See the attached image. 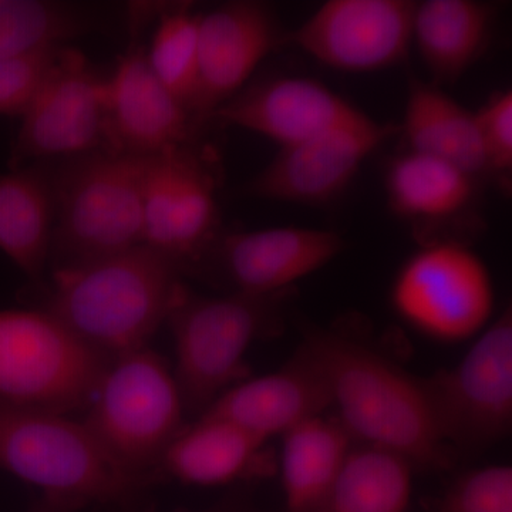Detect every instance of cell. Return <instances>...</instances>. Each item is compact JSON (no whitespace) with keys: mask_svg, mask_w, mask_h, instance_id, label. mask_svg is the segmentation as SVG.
Wrapping results in <instances>:
<instances>
[{"mask_svg":"<svg viewBox=\"0 0 512 512\" xmlns=\"http://www.w3.org/2000/svg\"><path fill=\"white\" fill-rule=\"evenodd\" d=\"M208 512H237L232 510H214V511H208Z\"/></svg>","mask_w":512,"mask_h":512,"instance_id":"obj_32","label":"cell"},{"mask_svg":"<svg viewBox=\"0 0 512 512\" xmlns=\"http://www.w3.org/2000/svg\"><path fill=\"white\" fill-rule=\"evenodd\" d=\"M355 441L325 414L303 421L282 436L276 458L286 512H325L340 467Z\"/></svg>","mask_w":512,"mask_h":512,"instance_id":"obj_24","label":"cell"},{"mask_svg":"<svg viewBox=\"0 0 512 512\" xmlns=\"http://www.w3.org/2000/svg\"><path fill=\"white\" fill-rule=\"evenodd\" d=\"M301 348L322 373L336 420L355 443L393 451L416 470L451 466L456 454L441 437L423 377L336 329L311 326Z\"/></svg>","mask_w":512,"mask_h":512,"instance_id":"obj_1","label":"cell"},{"mask_svg":"<svg viewBox=\"0 0 512 512\" xmlns=\"http://www.w3.org/2000/svg\"><path fill=\"white\" fill-rule=\"evenodd\" d=\"M437 427L454 454H476L512 429V312L504 309L451 369L424 379Z\"/></svg>","mask_w":512,"mask_h":512,"instance_id":"obj_10","label":"cell"},{"mask_svg":"<svg viewBox=\"0 0 512 512\" xmlns=\"http://www.w3.org/2000/svg\"><path fill=\"white\" fill-rule=\"evenodd\" d=\"M222 235L218 174L198 141L147 157L143 245L180 274L197 275Z\"/></svg>","mask_w":512,"mask_h":512,"instance_id":"obj_9","label":"cell"},{"mask_svg":"<svg viewBox=\"0 0 512 512\" xmlns=\"http://www.w3.org/2000/svg\"><path fill=\"white\" fill-rule=\"evenodd\" d=\"M89 6L59 0H0V56L63 46L99 28Z\"/></svg>","mask_w":512,"mask_h":512,"instance_id":"obj_26","label":"cell"},{"mask_svg":"<svg viewBox=\"0 0 512 512\" xmlns=\"http://www.w3.org/2000/svg\"><path fill=\"white\" fill-rule=\"evenodd\" d=\"M497 6L478 0L416 3L413 46L430 73V83L458 82L480 60L493 36Z\"/></svg>","mask_w":512,"mask_h":512,"instance_id":"obj_21","label":"cell"},{"mask_svg":"<svg viewBox=\"0 0 512 512\" xmlns=\"http://www.w3.org/2000/svg\"><path fill=\"white\" fill-rule=\"evenodd\" d=\"M291 292L205 296L181 285L165 325L173 336V375L185 413L201 414L229 387L248 379L247 352L284 328Z\"/></svg>","mask_w":512,"mask_h":512,"instance_id":"obj_3","label":"cell"},{"mask_svg":"<svg viewBox=\"0 0 512 512\" xmlns=\"http://www.w3.org/2000/svg\"><path fill=\"white\" fill-rule=\"evenodd\" d=\"M330 409L328 384L315 362L299 346L276 372L248 377L229 387L204 413L224 417L269 441Z\"/></svg>","mask_w":512,"mask_h":512,"instance_id":"obj_18","label":"cell"},{"mask_svg":"<svg viewBox=\"0 0 512 512\" xmlns=\"http://www.w3.org/2000/svg\"><path fill=\"white\" fill-rule=\"evenodd\" d=\"M200 20L201 13L190 3H158L147 45L154 74L190 114L198 87Z\"/></svg>","mask_w":512,"mask_h":512,"instance_id":"obj_27","label":"cell"},{"mask_svg":"<svg viewBox=\"0 0 512 512\" xmlns=\"http://www.w3.org/2000/svg\"><path fill=\"white\" fill-rule=\"evenodd\" d=\"M160 468L184 484L221 487L271 476L276 458L268 441L224 417L202 413L175 437Z\"/></svg>","mask_w":512,"mask_h":512,"instance_id":"obj_19","label":"cell"},{"mask_svg":"<svg viewBox=\"0 0 512 512\" xmlns=\"http://www.w3.org/2000/svg\"><path fill=\"white\" fill-rule=\"evenodd\" d=\"M63 46L0 56V117H22L26 113Z\"/></svg>","mask_w":512,"mask_h":512,"instance_id":"obj_28","label":"cell"},{"mask_svg":"<svg viewBox=\"0 0 512 512\" xmlns=\"http://www.w3.org/2000/svg\"><path fill=\"white\" fill-rule=\"evenodd\" d=\"M436 512H512V467L497 464L461 474L440 498Z\"/></svg>","mask_w":512,"mask_h":512,"instance_id":"obj_29","label":"cell"},{"mask_svg":"<svg viewBox=\"0 0 512 512\" xmlns=\"http://www.w3.org/2000/svg\"><path fill=\"white\" fill-rule=\"evenodd\" d=\"M399 128L373 119L339 128L278 154L245 185L259 200L322 207L343 194L363 163Z\"/></svg>","mask_w":512,"mask_h":512,"instance_id":"obj_16","label":"cell"},{"mask_svg":"<svg viewBox=\"0 0 512 512\" xmlns=\"http://www.w3.org/2000/svg\"><path fill=\"white\" fill-rule=\"evenodd\" d=\"M111 360L42 309H0V402L67 414L86 409Z\"/></svg>","mask_w":512,"mask_h":512,"instance_id":"obj_7","label":"cell"},{"mask_svg":"<svg viewBox=\"0 0 512 512\" xmlns=\"http://www.w3.org/2000/svg\"><path fill=\"white\" fill-rule=\"evenodd\" d=\"M47 164L55 194L52 271L143 245L147 157L99 150Z\"/></svg>","mask_w":512,"mask_h":512,"instance_id":"obj_4","label":"cell"},{"mask_svg":"<svg viewBox=\"0 0 512 512\" xmlns=\"http://www.w3.org/2000/svg\"><path fill=\"white\" fill-rule=\"evenodd\" d=\"M184 276L146 245L52 271L37 308L113 362L148 348L165 323Z\"/></svg>","mask_w":512,"mask_h":512,"instance_id":"obj_2","label":"cell"},{"mask_svg":"<svg viewBox=\"0 0 512 512\" xmlns=\"http://www.w3.org/2000/svg\"><path fill=\"white\" fill-rule=\"evenodd\" d=\"M86 410L82 421L94 439L144 480L185 427L173 369L150 346L114 359Z\"/></svg>","mask_w":512,"mask_h":512,"instance_id":"obj_6","label":"cell"},{"mask_svg":"<svg viewBox=\"0 0 512 512\" xmlns=\"http://www.w3.org/2000/svg\"><path fill=\"white\" fill-rule=\"evenodd\" d=\"M99 150H107V74H101L79 49L66 45L20 117L9 167Z\"/></svg>","mask_w":512,"mask_h":512,"instance_id":"obj_11","label":"cell"},{"mask_svg":"<svg viewBox=\"0 0 512 512\" xmlns=\"http://www.w3.org/2000/svg\"><path fill=\"white\" fill-rule=\"evenodd\" d=\"M480 183L456 165L409 150L384 175L390 210L410 222L419 244L447 239V222L471 211Z\"/></svg>","mask_w":512,"mask_h":512,"instance_id":"obj_20","label":"cell"},{"mask_svg":"<svg viewBox=\"0 0 512 512\" xmlns=\"http://www.w3.org/2000/svg\"><path fill=\"white\" fill-rule=\"evenodd\" d=\"M53 228L55 194L49 164L0 174V252L37 284L50 262Z\"/></svg>","mask_w":512,"mask_h":512,"instance_id":"obj_22","label":"cell"},{"mask_svg":"<svg viewBox=\"0 0 512 512\" xmlns=\"http://www.w3.org/2000/svg\"><path fill=\"white\" fill-rule=\"evenodd\" d=\"M158 3H131L128 45L107 74V150L150 157L198 141L191 114L158 80L147 57L144 33Z\"/></svg>","mask_w":512,"mask_h":512,"instance_id":"obj_12","label":"cell"},{"mask_svg":"<svg viewBox=\"0 0 512 512\" xmlns=\"http://www.w3.org/2000/svg\"><path fill=\"white\" fill-rule=\"evenodd\" d=\"M0 470L39 488L49 503L69 510L126 503L147 483L120 467L83 421L2 402Z\"/></svg>","mask_w":512,"mask_h":512,"instance_id":"obj_5","label":"cell"},{"mask_svg":"<svg viewBox=\"0 0 512 512\" xmlns=\"http://www.w3.org/2000/svg\"><path fill=\"white\" fill-rule=\"evenodd\" d=\"M288 33L274 9L258 0H234L201 13L198 87L191 110L195 126H207L266 57L288 46Z\"/></svg>","mask_w":512,"mask_h":512,"instance_id":"obj_14","label":"cell"},{"mask_svg":"<svg viewBox=\"0 0 512 512\" xmlns=\"http://www.w3.org/2000/svg\"><path fill=\"white\" fill-rule=\"evenodd\" d=\"M39 512H70V510L69 508L62 507V505L49 503V501H47L46 507Z\"/></svg>","mask_w":512,"mask_h":512,"instance_id":"obj_31","label":"cell"},{"mask_svg":"<svg viewBox=\"0 0 512 512\" xmlns=\"http://www.w3.org/2000/svg\"><path fill=\"white\" fill-rule=\"evenodd\" d=\"M399 131L407 150L456 165L478 181L488 177L474 111L443 87L412 77Z\"/></svg>","mask_w":512,"mask_h":512,"instance_id":"obj_23","label":"cell"},{"mask_svg":"<svg viewBox=\"0 0 512 512\" xmlns=\"http://www.w3.org/2000/svg\"><path fill=\"white\" fill-rule=\"evenodd\" d=\"M370 120L365 111L325 84L299 76L269 77L245 86L211 117L222 126L268 138L279 148Z\"/></svg>","mask_w":512,"mask_h":512,"instance_id":"obj_17","label":"cell"},{"mask_svg":"<svg viewBox=\"0 0 512 512\" xmlns=\"http://www.w3.org/2000/svg\"><path fill=\"white\" fill-rule=\"evenodd\" d=\"M414 470L393 451L355 443L340 467L325 512H406Z\"/></svg>","mask_w":512,"mask_h":512,"instance_id":"obj_25","label":"cell"},{"mask_svg":"<svg viewBox=\"0 0 512 512\" xmlns=\"http://www.w3.org/2000/svg\"><path fill=\"white\" fill-rule=\"evenodd\" d=\"M330 229L276 227L222 234L197 274L210 275L229 292L276 295L325 268L345 251Z\"/></svg>","mask_w":512,"mask_h":512,"instance_id":"obj_15","label":"cell"},{"mask_svg":"<svg viewBox=\"0 0 512 512\" xmlns=\"http://www.w3.org/2000/svg\"><path fill=\"white\" fill-rule=\"evenodd\" d=\"M412 0H328L288 33L323 66L346 73H373L403 63L413 47Z\"/></svg>","mask_w":512,"mask_h":512,"instance_id":"obj_13","label":"cell"},{"mask_svg":"<svg viewBox=\"0 0 512 512\" xmlns=\"http://www.w3.org/2000/svg\"><path fill=\"white\" fill-rule=\"evenodd\" d=\"M390 303L414 332L457 345L476 339L493 322V275L468 242H427L394 275Z\"/></svg>","mask_w":512,"mask_h":512,"instance_id":"obj_8","label":"cell"},{"mask_svg":"<svg viewBox=\"0 0 512 512\" xmlns=\"http://www.w3.org/2000/svg\"><path fill=\"white\" fill-rule=\"evenodd\" d=\"M488 177L507 187L512 171V92L501 90L474 111Z\"/></svg>","mask_w":512,"mask_h":512,"instance_id":"obj_30","label":"cell"}]
</instances>
